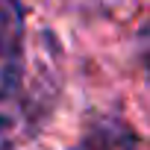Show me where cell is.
Segmentation results:
<instances>
[{
  "label": "cell",
  "mask_w": 150,
  "mask_h": 150,
  "mask_svg": "<svg viewBox=\"0 0 150 150\" xmlns=\"http://www.w3.org/2000/svg\"><path fill=\"white\" fill-rule=\"evenodd\" d=\"M24 118V71L21 53H0V132H9Z\"/></svg>",
  "instance_id": "1"
},
{
  "label": "cell",
  "mask_w": 150,
  "mask_h": 150,
  "mask_svg": "<svg viewBox=\"0 0 150 150\" xmlns=\"http://www.w3.org/2000/svg\"><path fill=\"white\" fill-rule=\"evenodd\" d=\"M147 68H150V53H147Z\"/></svg>",
  "instance_id": "4"
},
{
  "label": "cell",
  "mask_w": 150,
  "mask_h": 150,
  "mask_svg": "<svg viewBox=\"0 0 150 150\" xmlns=\"http://www.w3.org/2000/svg\"><path fill=\"white\" fill-rule=\"evenodd\" d=\"M24 12L18 0H0V53H21Z\"/></svg>",
  "instance_id": "3"
},
{
  "label": "cell",
  "mask_w": 150,
  "mask_h": 150,
  "mask_svg": "<svg viewBox=\"0 0 150 150\" xmlns=\"http://www.w3.org/2000/svg\"><path fill=\"white\" fill-rule=\"evenodd\" d=\"M77 150H141V144H138V135L124 121L103 118L83 135Z\"/></svg>",
  "instance_id": "2"
}]
</instances>
